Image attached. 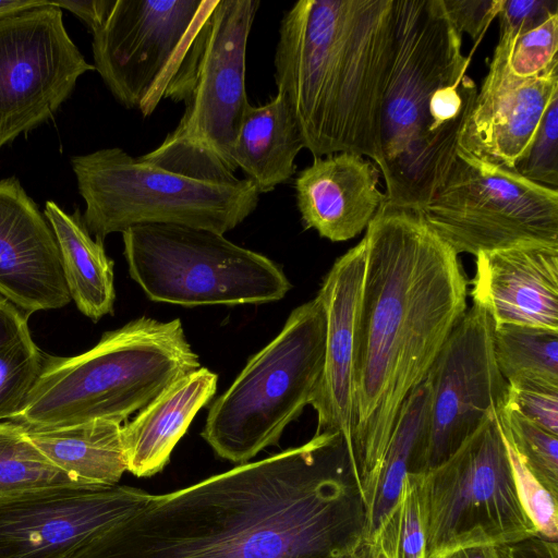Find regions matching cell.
<instances>
[{"mask_svg":"<svg viewBox=\"0 0 558 558\" xmlns=\"http://www.w3.org/2000/svg\"><path fill=\"white\" fill-rule=\"evenodd\" d=\"M471 283L473 304L494 325L558 331V245L524 243L480 252Z\"/></svg>","mask_w":558,"mask_h":558,"instance_id":"19","label":"cell"},{"mask_svg":"<svg viewBox=\"0 0 558 558\" xmlns=\"http://www.w3.org/2000/svg\"><path fill=\"white\" fill-rule=\"evenodd\" d=\"M48 3V0H0V21Z\"/></svg>","mask_w":558,"mask_h":558,"instance_id":"39","label":"cell"},{"mask_svg":"<svg viewBox=\"0 0 558 558\" xmlns=\"http://www.w3.org/2000/svg\"><path fill=\"white\" fill-rule=\"evenodd\" d=\"M449 20L460 33L476 41L498 16L502 0H441Z\"/></svg>","mask_w":558,"mask_h":558,"instance_id":"36","label":"cell"},{"mask_svg":"<svg viewBox=\"0 0 558 558\" xmlns=\"http://www.w3.org/2000/svg\"><path fill=\"white\" fill-rule=\"evenodd\" d=\"M501 558H558L557 541L531 536L522 541L498 545Z\"/></svg>","mask_w":558,"mask_h":558,"instance_id":"37","label":"cell"},{"mask_svg":"<svg viewBox=\"0 0 558 558\" xmlns=\"http://www.w3.org/2000/svg\"><path fill=\"white\" fill-rule=\"evenodd\" d=\"M364 270L362 239L336 259L317 293L326 311V344L323 373L310 404L317 414L315 434H339L354 465L353 355Z\"/></svg>","mask_w":558,"mask_h":558,"instance_id":"18","label":"cell"},{"mask_svg":"<svg viewBox=\"0 0 558 558\" xmlns=\"http://www.w3.org/2000/svg\"><path fill=\"white\" fill-rule=\"evenodd\" d=\"M52 1L0 21V148L49 120L95 70Z\"/></svg>","mask_w":558,"mask_h":558,"instance_id":"13","label":"cell"},{"mask_svg":"<svg viewBox=\"0 0 558 558\" xmlns=\"http://www.w3.org/2000/svg\"><path fill=\"white\" fill-rule=\"evenodd\" d=\"M217 0H114L93 33L94 68L116 100L144 118L171 99Z\"/></svg>","mask_w":558,"mask_h":558,"instance_id":"11","label":"cell"},{"mask_svg":"<svg viewBox=\"0 0 558 558\" xmlns=\"http://www.w3.org/2000/svg\"><path fill=\"white\" fill-rule=\"evenodd\" d=\"M459 255L524 243L558 245V190L460 150L447 178L420 208Z\"/></svg>","mask_w":558,"mask_h":558,"instance_id":"12","label":"cell"},{"mask_svg":"<svg viewBox=\"0 0 558 558\" xmlns=\"http://www.w3.org/2000/svg\"><path fill=\"white\" fill-rule=\"evenodd\" d=\"M304 148L286 97L267 104L248 105L233 147L232 160L259 194L274 191L295 173V158Z\"/></svg>","mask_w":558,"mask_h":558,"instance_id":"22","label":"cell"},{"mask_svg":"<svg viewBox=\"0 0 558 558\" xmlns=\"http://www.w3.org/2000/svg\"><path fill=\"white\" fill-rule=\"evenodd\" d=\"M69 486L87 487L57 468L33 444L23 425L0 422V499Z\"/></svg>","mask_w":558,"mask_h":558,"instance_id":"27","label":"cell"},{"mask_svg":"<svg viewBox=\"0 0 558 558\" xmlns=\"http://www.w3.org/2000/svg\"><path fill=\"white\" fill-rule=\"evenodd\" d=\"M379 173L372 160L357 154L314 157L294 180L303 226L332 242L359 235L386 202Z\"/></svg>","mask_w":558,"mask_h":558,"instance_id":"20","label":"cell"},{"mask_svg":"<svg viewBox=\"0 0 558 558\" xmlns=\"http://www.w3.org/2000/svg\"><path fill=\"white\" fill-rule=\"evenodd\" d=\"M26 433L57 468L84 486H116L128 471L120 423L93 420L50 428H26Z\"/></svg>","mask_w":558,"mask_h":558,"instance_id":"23","label":"cell"},{"mask_svg":"<svg viewBox=\"0 0 558 558\" xmlns=\"http://www.w3.org/2000/svg\"><path fill=\"white\" fill-rule=\"evenodd\" d=\"M430 396L425 378L402 404L384 456L374 502L366 517L364 544L398 499L407 474L415 472L426 435Z\"/></svg>","mask_w":558,"mask_h":558,"instance_id":"25","label":"cell"},{"mask_svg":"<svg viewBox=\"0 0 558 558\" xmlns=\"http://www.w3.org/2000/svg\"><path fill=\"white\" fill-rule=\"evenodd\" d=\"M507 405L558 436V383L517 378L508 383Z\"/></svg>","mask_w":558,"mask_h":558,"instance_id":"34","label":"cell"},{"mask_svg":"<svg viewBox=\"0 0 558 558\" xmlns=\"http://www.w3.org/2000/svg\"><path fill=\"white\" fill-rule=\"evenodd\" d=\"M505 442L517 495L524 513L538 536L557 541V498L530 472L512 447L506 440Z\"/></svg>","mask_w":558,"mask_h":558,"instance_id":"32","label":"cell"},{"mask_svg":"<svg viewBox=\"0 0 558 558\" xmlns=\"http://www.w3.org/2000/svg\"><path fill=\"white\" fill-rule=\"evenodd\" d=\"M326 328L317 294L295 307L276 338L247 361L209 408L201 434L218 457L239 465L278 445L313 400L324 368Z\"/></svg>","mask_w":558,"mask_h":558,"instance_id":"7","label":"cell"},{"mask_svg":"<svg viewBox=\"0 0 558 558\" xmlns=\"http://www.w3.org/2000/svg\"><path fill=\"white\" fill-rule=\"evenodd\" d=\"M82 215L101 241L143 225H175L225 234L256 209L259 193L246 179L215 183L184 177L132 157L120 147L71 158Z\"/></svg>","mask_w":558,"mask_h":558,"instance_id":"8","label":"cell"},{"mask_svg":"<svg viewBox=\"0 0 558 558\" xmlns=\"http://www.w3.org/2000/svg\"><path fill=\"white\" fill-rule=\"evenodd\" d=\"M494 322L475 304L453 327L433 362L426 379L430 408L426 435L414 473L448 459L508 400L493 345Z\"/></svg>","mask_w":558,"mask_h":558,"instance_id":"14","label":"cell"},{"mask_svg":"<svg viewBox=\"0 0 558 558\" xmlns=\"http://www.w3.org/2000/svg\"><path fill=\"white\" fill-rule=\"evenodd\" d=\"M0 295L28 316L72 301L52 228L15 177L0 180Z\"/></svg>","mask_w":558,"mask_h":558,"instance_id":"17","label":"cell"},{"mask_svg":"<svg viewBox=\"0 0 558 558\" xmlns=\"http://www.w3.org/2000/svg\"><path fill=\"white\" fill-rule=\"evenodd\" d=\"M44 215L56 236L71 300L93 322L112 314L116 301L113 260L106 254L104 241L88 232L78 209L69 214L48 201Z\"/></svg>","mask_w":558,"mask_h":558,"instance_id":"24","label":"cell"},{"mask_svg":"<svg viewBox=\"0 0 558 558\" xmlns=\"http://www.w3.org/2000/svg\"><path fill=\"white\" fill-rule=\"evenodd\" d=\"M441 558H501L498 546H478L452 551Z\"/></svg>","mask_w":558,"mask_h":558,"instance_id":"40","label":"cell"},{"mask_svg":"<svg viewBox=\"0 0 558 558\" xmlns=\"http://www.w3.org/2000/svg\"><path fill=\"white\" fill-rule=\"evenodd\" d=\"M508 69L515 76L531 78L558 66V14L525 33L508 37L499 35Z\"/></svg>","mask_w":558,"mask_h":558,"instance_id":"31","label":"cell"},{"mask_svg":"<svg viewBox=\"0 0 558 558\" xmlns=\"http://www.w3.org/2000/svg\"><path fill=\"white\" fill-rule=\"evenodd\" d=\"M217 381V374L199 367L171 385L122 426L130 473L149 477L163 470L196 413L214 397Z\"/></svg>","mask_w":558,"mask_h":558,"instance_id":"21","label":"cell"},{"mask_svg":"<svg viewBox=\"0 0 558 558\" xmlns=\"http://www.w3.org/2000/svg\"><path fill=\"white\" fill-rule=\"evenodd\" d=\"M114 0H59L52 3L81 19L92 34L105 22Z\"/></svg>","mask_w":558,"mask_h":558,"instance_id":"38","label":"cell"},{"mask_svg":"<svg viewBox=\"0 0 558 558\" xmlns=\"http://www.w3.org/2000/svg\"><path fill=\"white\" fill-rule=\"evenodd\" d=\"M363 241L352 441L367 515L402 404L465 313L468 282L459 255L418 208L386 201Z\"/></svg>","mask_w":558,"mask_h":558,"instance_id":"2","label":"cell"},{"mask_svg":"<svg viewBox=\"0 0 558 558\" xmlns=\"http://www.w3.org/2000/svg\"><path fill=\"white\" fill-rule=\"evenodd\" d=\"M366 513L343 438L250 461L149 501L69 558H344Z\"/></svg>","mask_w":558,"mask_h":558,"instance_id":"1","label":"cell"},{"mask_svg":"<svg viewBox=\"0 0 558 558\" xmlns=\"http://www.w3.org/2000/svg\"><path fill=\"white\" fill-rule=\"evenodd\" d=\"M497 415L505 440L530 472L558 498V436L507 404Z\"/></svg>","mask_w":558,"mask_h":558,"instance_id":"30","label":"cell"},{"mask_svg":"<svg viewBox=\"0 0 558 558\" xmlns=\"http://www.w3.org/2000/svg\"><path fill=\"white\" fill-rule=\"evenodd\" d=\"M199 367L179 318L143 316L104 332L78 355L46 354L41 374L12 422L26 428L93 420L122 424Z\"/></svg>","mask_w":558,"mask_h":558,"instance_id":"5","label":"cell"},{"mask_svg":"<svg viewBox=\"0 0 558 558\" xmlns=\"http://www.w3.org/2000/svg\"><path fill=\"white\" fill-rule=\"evenodd\" d=\"M558 14V0H502L498 13L499 35L513 37Z\"/></svg>","mask_w":558,"mask_h":558,"instance_id":"35","label":"cell"},{"mask_svg":"<svg viewBox=\"0 0 558 558\" xmlns=\"http://www.w3.org/2000/svg\"><path fill=\"white\" fill-rule=\"evenodd\" d=\"M28 315L0 295V422L23 410L46 359L32 338Z\"/></svg>","mask_w":558,"mask_h":558,"instance_id":"26","label":"cell"},{"mask_svg":"<svg viewBox=\"0 0 558 558\" xmlns=\"http://www.w3.org/2000/svg\"><path fill=\"white\" fill-rule=\"evenodd\" d=\"M393 41L395 0H300L283 13L275 82L314 157L378 163Z\"/></svg>","mask_w":558,"mask_h":558,"instance_id":"3","label":"cell"},{"mask_svg":"<svg viewBox=\"0 0 558 558\" xmlns=\"http://www.w3.org/2000/svg\"><path fill=\"white\" fill-rule=\"evenodd\" d=\"M151 495L126 485L69 486L0 499V558H69Z\"/></svg>","mask_w":558,"mask_h":558,"instance_id":"15","label":"cell"},{"mask_svg":"<svg viewBox=\"0 0 558 558\" xmlns=\"http://www.w3.org/2000/svg\"><path fill=\"white\" fill-rule=\"evenodd\" d=\"M558 96V66L531 77L515 76L498 47L462 130L458 150L490 166L514 170Z\"/></svg>","mask_w":558,"mask_h":558,"instance_id":"16","label":"cell"},{"mask_svg":"<svg viewBox=\"0 0 558 558\" xmlns=\"http://www.w3.org/2000/svg\"><path fill=\"white\" fill-rule=\"evenodd\" d=\"M469 63L441 0H395L377 163L388 203L420 209L447 178L478 90Z\"/></svg>","mask_w":558,"mask_h":558,"instance_id":"4","label":"cell"},{"mask_svg":"<svg viewBox=\"0 0 558 558\" xmlns=\"http://www.w3.org/2000/svg\"><path fill=\"white\" fill-rule=\"evenodd\" d=\"M497 366L507 383L535 378L558 383V331L524 325H494Z\"/></svg>","mask_w":558,"mask_h":558,"instance_id":"28","label":"cell"},{"mask_svg":"<svg viewBox=\"0 0 558 558\" xmlns=\"http://www.w3.org/2000/svg\"><path fill=\"white\" fill-rule=\"evenodd\" d=\"M258 0H217L171 100L184 102L177 128L142 161L192 179L233 183L232 147L250 105L246 48Z\"/></svg>","mask_w":558,"mask_h":558,"instance_id":"6","label":"cell"},{"mask_svg":"<svg viewBox=\"0 0 558 558\" xmlns=\"http://www.w3.org/2000/svg\"><path fill=\"white\" fill-rule=\"evenodd\" d=\"M360 558H384L374 547L364 544L361 548Z\"/></svg>","mask_w":558,"mask_h":558,"instance_id":"41","label":"cell"},{"mask_svg":"<svg viewBox=\"0 0 558 558\" xmlns=\"http://www.w3.org/2000/svg\"><path fill=\"white\" fill-rule=\"evenodd\" d=\"M410 475L417 492L426 558L537 535L517 495L497 413L444 462Z\"/></svg>","mask_w":558,"mask_h":558,"instance_id":"9","label":"cell"},{"mask_svg":"<svg viewBox=\"0 0 558 558\" xmlns=\"http://www.w3.org/2000/svg\"><path fill=\"white\" fill-rule=\"evenodd\" d=\"M361 548H362V547H361ZM361 548H360L356 553H354V554H352V555H349V556H347V557H344V558H360V555H361Z\"/></svg>","mask_w":558,"mask_h":558,"instance_id":"42","label":"cell"},{"mask_svg":"<svg viewBox=\"0 0 558 558\" xmlns=\"http://www.w3.org/2000/svg\"><path fill=\"white\" fill-rule=\"evenodd\" d=\"M130 277L154 302L182 306L276 302L291 283L267 256L223 234L175 225L122 232Z\"/></svg>","mask_w":558,"mask_h":558,"instance_id":"10","label":"cell"},{"mask_svg":"<svg viewBox=\"0 0 558 558\" xmlns=\"http://www.w3.org/2000/svg\"><path fill=\"white\" fill-rule=\"evenodd\" d=\"M365 544L384 558H426L417 492L410 473L403 480L398 499Z\"/></svg>","mask_w":558,"mask_h":558,"instance_id":"29","label":"cell"},{"mask_svg":"<svg viewBox=\"0 0 558 558\" xmlns=\"http://www.w3.org/2000/svg\"><path fill=\"white\" fill-rule=\"evenodd\" d=\"M515 171L537 184L556 189L558 184V96L547 108L536 135Z\"/></svg>","mask_w":558,"mask_h":558,"instance_id":"33","label":"cell"}]
</instances>
